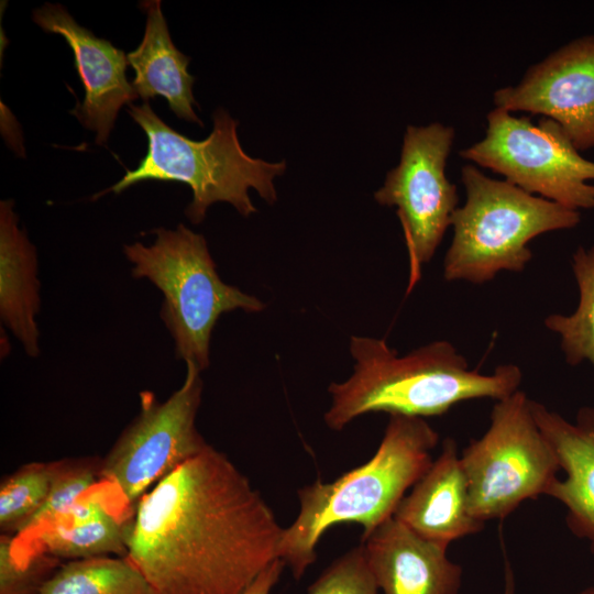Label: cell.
Segmentation results:
<instances>
[{
  "instance_id": "1",
  "label": "cell",
  "mask_w": 594,
  "mask_h": 594,
  "mask_svg": "<svg viewBox=\"0 0 594 594\" xmlns=\"http://www.w3.org/2000/svg\"><path fill=\"white\" fill-rule=\"evenodd\" d=\"M283 529L262 495L210 444L136 503L127 558L157 594H242Z\"/></svg>"
},
{
  "instance_id": "2",
  "label": "cell",
  "mask_w": 594,
  "mask_h": 594,
  "mask_svg": "<svg viewBox=\"0 0 594 594\" xmlns=\"http://www.w3.org/2000/svg\"><path fill=\"white\" fill-rule=\"evenodd\" d=\"M350 352L353 374L328 388L331 406L323 418L337 431L370 413L425 418L471 399L501 400L517 392L522 378L515 364L498 365L492 374L471 370L444 340L399 356L384 340L353 336Z\"/></svg>"
},
{
  "instance_id": "3",
  "label": "cell",
  "mask_w": 594,
  "mask_h": 594,
  "mask_svg": "<svg viewBox=\"0 0 594 594\" xmlns=\"http://www.w3.org/2000/svg\"><path fill=\"white\" fill-rule=\"evenodd\" d=\"M438 432L424 419L393 415L374 455L332 482L298 490L299 513L283 529L277 557L299 580L317 559L316 547L338 524H359L362 539L391 519L406 492L431 465Z\"/></svg>"
},
{
  "instance_id": "4",
  "label": "cell",
  "mask_w": 594,
  "mask_h": 594,
  "mask_svg": "<svg viewBox=\"0 0 594 594\" xmlns=\"http://www.w3.org/2000/svg\"><path fill=\"white\" fill-rule=\"evenodd\" d=\"M128 113L145 132L147 152L135 169L127 170L118 183L97 196L119 194L146 180L185 183L193 190L185 212L195 224L204 220L209 206L217 201H227L249 217L256 211L249 197L250 188L268 204L277 199L273 180L285 172L286 163L249 156L238 139V121L226 110L213 112V129L204 141L190 140L168 127L148 101L141 106L130 103Z\"/></svg>"
},
{
  "instance_id": "5",
  "label": "cell",
  "mask_w": 594,
  "mask_h": 594,
  "mask_svg": "<svg viewBox=\"0 0 594 594\" xmlns=\"http://www.w3.org/2000/svg\"><path fill=\"white\" fill-rule=\"evenodd\" d=\"M461 180L466 199L452 217L443 260L448 282L484 284L501 272H521L532 257V239L581 221L579 211L491 178L472 164L462 167Z\"/></svg>"
},
{
  "instance_id": "6",
  "label": "cell",
  "mask_w": 594,
  "mask_h": 594,
  "mask_svg": "<svg viewBox=\"0 0 594 594\" xmlns=\"http://www.w3.org/2000/svg\"><path fill=\"white\" fill-rule=\"evenodd\" d=\"M152 245H124L132 276L146 278L163 294L161 318L175 342V355L202 371L209 366L212 329L222 314L242 309L260 312L265 305L226 284L201 234L184 224L157 228Z\"/></svg>"
},
{
  "instance_id": "7",
  "label": "cell",
  "mask_w": 594,
  "mask_h": 594,
  "mask_svg": "<svg viewBox=\"0 0 594 594\" xmlns=\"http://www.w3.org/2000/svg\"><path fill=\"white\" fill-rule=\"evenodd\" d=\"M530 400L519 389L496 400L487 430L460 454L471 513L484 524L547 495L558 479L557 454L534 418Z\"/></svg>"
},
{
  "instance_id": "8",
  "label": "cell",
  "mask_w": 594,
  "mask_h": 594,
  "mask_svg": "<svg viewBox=\"0 0 594 594\" xmlns=\"http://www.w3.org/2000/svg\"><path fill=\"white\" fill-rule=\"evenodd\" d=\"M485 135L460 155L492 169L522 190L579 211L594 209V161L584 158L562 128L542 118L534 124L495 108Z\"/></svg>"
},
{
  "instance_id": "9",
  "label": "cell",
  "mask_w": 594,
  "mask_h": 594,
  "mask_svg": "<svg viewBox=\"0 0 594 594\" xmlns=\"http://www.w3.org/2000/svg\"><path fill=\"white\" fill-rule=\"evenodd\" d=\"M186 366L183 385L166 400L140 393L139 415L101 459L102 481L116 486L132 510L156 483L209 446L196 427L201 371L193 362Z\"/></svg>"
},
{
  "instance_id": "10",
  "label": "cell",
  "mask_w": 594,
  "mask_h": 594,
  "mask_svg": "<svg viewBox=\"0 0 594 594\" xmlns=\"http://www.w3.org/2000/svg\"><path fill=\"white\" fill-rule=\"evenodd\" d=\"M454 129L439 122L406 129L400 160L374 194L383 206L397 207L409 255L410 290L431 261L458 209L459 196L446 175Z\"/></svg>"
},
{
  "instance_id": "11",
  "label": "cell",
  "mask_w": 594,
  "mask_h": 594,
  "mask_svg": "<svg viewBox=\"0 0 594 594\" xmlns=\"http://www.w3.org/2000/svg\"><path fill=\"white\" fill-rule=\"evenodd\" d=\"M495 108L556 121L579 151L594 147V36L575 38L493 95Z\"/></svg>"
},
{
  "instance_id": "12",
  "label": "cell",
  "mask_w": 594,
  "mask_h": 594,
  "mask_svg": "<svg viewBox=\"0 0 594 594\" xmlns=\"http://www.w3.org/2000/svg\"><path fill=\"white\" fill-rule=\"evenodd\" d=\"M32 19L45 32L62 35L72 48L85 97L70 113L96 131L98 145L106 144L121 107L139 97L125 76V53L79 25L62 4L45 3Z\"/></svg>"
},
{
  "instance_id": "13",
  "label": "cell",
  "mask_w": 594,
  "mask_h": 594,
  "mask_svg": "<svg viewBox=\"0 0 594 594\" xmlns=\"http://www.w3.org/2000/svg\"><path fill=\"white\" fill-rule=\"evenodd\" d=\"M361 543L383 594H457L461 568L447 547L426 540L397 519L378 526Z\"/></svg>"
},
{
  "instance_id": "14",
  "label": "cell",
  "mask_w": 594,
  "mask_h": 594,
  "mask_svg": "<svg viewBox=\"0 0 594 594\" xmlns=\"http://www.w3.org/2000/svg\"><path fill=\"white\" fill-rule=\"evenodd\" d=\"M419 537L449 547L482 530L470 509L469 485L457 443L446 438L429 469L399 503L393 516Z\"/></svg>"
},
{
  "instance_id": "15",
  "label": "cell",
  "mask_w": 594,
  "mask_h": 594,
  "mask_svg": "<svg viewBox=\"0 0 594 594\" xmlns=\"http://www.w3.org/2000/svg\"><path fill=\"white\" fill-rule=\"evenodd\" d=\"M534 418L554 450L565 477L547 495L566 508L569 529L586 540L594 553V407H582L570 422L542 404L530 400Z\"/></svg>"
},
{
  "instance_id": "16",
  "label": "cell",
  "mask_w": 594,
  "mask_h": 594,
  "mask_svg": "<svg viewBox=\"0 0 594 594\" xmlns=\"http://www.w3.org/2000/svg\"><path fill=\"white\" fill-rule=\"evenodd\" d=\"M40 280L36 251L18 227L13 200L0 202V318L28 355L40 354Z\"/></svg>"
},
{
  "instance_id": "17",
  "label": "cell",
  "mask_w": 594,
  "mask_h": 594,
  "mask_svg": "<svg viewBox=\"0 0 594 594\" xmlns=\"http://www.w3.org/2000/svg\"><path fill=\"white\" fill-rule=\"evenodd\" d=\"M140 8L146 13L144 36L136 50L127 54L128 65L135 72L133 88L143 101L165 97L179 119L202 125L193 109L197 102L193 96L195 77L187 70L190 57L174 45L161 1H142Z\"/></svg>"
},
{
  "instance_id": "18",
  "label": "cell",
  "mask_w": 594,
  "mask_h": 594,
  "mask_svg": "<svg viewBox=\"0 0 594 594\" xmlns=\"http://www.w3.org/2000/svg\"><path fill=\"white\" fill-rule=\"evenodd\" d=\"M132 516L119 517L109 509L100 491L90 490L65 516L35 534L34 549L62 562L106 556L125 557Z\"/></svg>"
},
{
  "instance_id": "19",
  "label": "cell",
  "mask_w": 594,
  "mask_h": 594,
  "mask_svg": "<svg viewBox=\"0 0 594 594\" xmlns=\"http://www.w3.org/2000/svg\"><path fill=\"white\" fill-rule=\"evenodd\" d=\"M40 594H157L145 575L117 556L65 561Z\"/></svg>"
},
{
  "instance_id": "20",
  "label": "cell",
  "mask_w": 594,
  "mask_h": 594,
  "mask_svg": "<svg viewBox=\"0 0 594 594\" xmlns=\"http://www.w3.org/2000/svg\"><path fill=\"white\" fill-rule=\"evenodd\" d=\"M579 302L571 315L552 314L544 326L557 333L568 364L588 361L594 367V245L579 246L572 255Z\"/></svg>"
},
{
  "instance_id": "21",
  "label": "cell",
  "mask_w": 594,
  "mask_h": 594,
  "mask_svg": "<svg viewBox=\"0 0 594 594\" xmlns=\"http://www.w3.org/2000/svg\"><path fill=\"white\" fill-rule=\"evenodd\" d=\"M57 461L30 462L3 476L0 483L1 534L19 537L45 502Z\"/></svg>"
},
{
  "instance_id": "22",
  "label": "cell",
  "mask_w": 594,
  "mask_h": 594,
  "mask_svg": "<svg viewBox=\"0 0 594 594\" xmlns=\"http://www.w3.org/2000/svg\"><path fill=\"white\" fill-rule=\"evenodd\" d=\"M100 468L101 459L98 458L57 460L46 499L19 537L36 534L65 516L84 494L102 480Z\"/></svg>"
},
{
  "instance_id": "23",
  "label": "cell",
  "mask_w": 594,
  "mask_h": 594,
  "mask_svg": "<svg viewBox=\"0 0 594 594\" xmlns=\"http://www.w3.org/2000/svg\"><path fill=\"white\" fill-rule=\"evenodd\" d=\"M16 540L13 535L0 536V594H40L63 562L38 549L19 558Z\"/></svg>"
},
{
  "instance_id": "24",
  "label": "cell",
  "mask_w": 594,
  "mask_h": 594,
  "mask_svg": "<svg viewBox=\"0 0 594 594\" xmlns=\"http://www.w3.org/2000/svg\"><path fill=\"white\" fill-rule=\"evenodd\" d=\"M362 543L336 559L308 587V594H377Z\"/></svg>"
},
{
  "instance_id": "25",
  "label": "cell",
  "mask_w": 594,
  "mask_h": 594,
  "mask_svg": "<svg viewBox=\"0 0 594 594\" xmlns=\"http://www.w3.org/2000/svg\"><path fill=\"white\" fill-rule=\"evenodd\" d=\"M284 568V561L280 559L274 560L242 594H271L273 587L279 581Z\"/></svg>"
},
{
  "instance_id": "26",
  "label": "cell",
  "mask_w": 594,
  "mask_h": 594,
  "mask_svg": "<svg viewBox=\"0 0 594 594\" xmlns=\"http://www.w3.org/2000/svg\"><path fill=\"white\" fill-rule=\"evenodd\" d=\"M505 594H515L514 593V582H513V574L510 569L507 565L506 570V586H505Z\"/></svg>"
},
{
  "instance_id": "27",
  "label": "cell",
  "mask_w": 594,
  "mask_h": 594,
  "mask_svg": "<svg viewBox=\"0 0 594 594\" xmlns=\"http://www.w3.org/2000/svg\"><path fill=\"white\" fill-rule=\"evenodd\" d=\"M576 594H594V588H586V590H584L582 592H579Z\"/></svg>"
}]
</instances>
